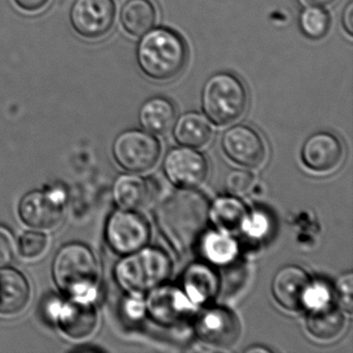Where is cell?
Returning <instances> with one entry per match:
<instances>
[{"instance_id": "obj_1", "label": "cell", "mask_w": 353, "mask_h": 353, "mask_svg": "<svg viewBox=\"0 0 353 353\" xmlns=\"http://www.w3.org/2000/svg\"><path fill=\"white\" fill-rule=\"evenodd\" d=\"M210 220V204L202 194L181 189L159 205L156 222L169 245L185 254L204 234Z\"/></svg>"}, {"instance_id": "obj_2", "label": "cell", "mask_w": 353, "mask_h": 353, "mask_svg": "<svg viewBox=\"0 0 353 353\" xmlns=\"http://www.w3.org/2000/svg\"><path fill=\"white\" fill-rule=\"evenodd\" d=\"M53 280L70 299L94 301L98 292L100 268L94 252L80 243L63 245L55 256Z\"/></svg>"}, {"instance_id": "obj_3", "label": "cell", "mask_w": 353, "mask_h": 353, "mask_svg": "<svg viewBox=\"0 0 353 353\" xmlns=\"http://www.w3.org/2000/svg\"><path fill=\"white\" fill-rule=\"evenodd\" d=\"M187 59L185 40L171 28H152L142 36L137 46L140 69L157 81L176 77L185 67Z\"/></svg>"}, {"instance_id": "obj_4", "label": "cell", "mask_w": 353, "mask_h": 353, "mask_svg": "<svg viewBox=\"0 0 353 353\" xmlns=\"http://www.w3.org/2000/svg\"><path fill=\"white\" fill-rule=\"evenodd\" d=\"M172 265L170 258L158 248H142L128 254L115 266L117 283L130 294L142 295L168 280Z\"/></svg>"}, {"instance_id": "obj_5", "label": "cell", "mask_w": 353, "mask_h": 353, "mask_svg": "<svg viewBox=\"0 0 353 353\" xmlns=\"http://www.w3.org/2000/svg\"><path fill=\"white\" fill-rule=\"evenodd\" d=\"M201 101L206 117L214 125L225 127L245 114L249 97L239 78L221 72L212 75L204 84Z\"/></svg>"}, {"instance_id": "obj_6", "label": "cell", "mask_w": 353, "mask_h": 353, "mask_svg": "<svg viewBox=\"0 0 353 353\" xmlns=\"http://www.w3.org/2000/svg\"><path fill=\"white\" fill-rule=\"evenodd\" d=\"M47 319L54 321L61 332L73 340H83L96 332L99 313L94 301L51 297L44 305Z\"/></svg>"}, {"instance_id": "obj_7", "label": "cell", "mask_w": 353, "mask_h": 353, "mask_svg": "<svg viewBox=\"0 0 353 353\" xmlns=\"http://www.w3.org/2000/svg\"><path fill=\"white\" fill-rule=\"evenodd\" d=\"M112 152L121 168L132 173H143L152 170L160 160L161 145L148 132L128 130L117 136Z\"/></svg>"}, {"instance_id": "obj_8", "label": "cell", "mask_w": 353, "mask_h": 353, "mask_svg": "<svg viewBox=\"0 0 353 353\" xmlns=\"http://www.w3.org/2000/svg\"><path fill=\"white\" fill-rule=\"evenodd\" d=\"M105 237L112 251L119 255H128L148 245L150 224L137 212L121 208L112 212L107 220Z\"/></svg>"}, {"instance_id": "obj_9", "label": "cell", "mask_w": 353, "mask_h": 353, "mask_svg": "<svg viewBox=\"0 0 353 353\" xmlns=\"http://www.w3.org/2000/svg\"><path fill=\"white\" fill-rule=\"evenodd\" d=\"M18 212L26 226L40 231L52 230L63 222V192H30L20 201Z\"/></svg>"}, {"instance_id": "obj_10", "label": "cell", "mask_w": 353, "mask_h": 353, "mask_svg": "<svg viewBox=\"0 0 353 353\" xmlns=\"http://www.w3.org/2000/svg\"><path fill=\"white\" fill-rule=\"evenodd\" d=\"M114 0H76L70 14L75 32L86 39L106 36L114 24Z\"/></svg>"}, {"instance_id": "obj_11", "label": "cell", "mask_w": 353, "mask_h": 353, "mask_svg": "<svg viewBox=\"0 0 353 353\" xmlns=\"http://www.w3.org/2000/svg\"><path fill=\"white\" fill-rule=\"evenodd\" d=\"M167 177L179 189L195 190L208 179L205 157L192 148H173L164 160Z\"/></svg>"}, {"instance_id": "obj_12", "label": "cell", "mask_w": 353, "mask_h": 353, "mask_svg": "<svg viewBox=\"0 0 353 353\" xmlns=\"http://www.w3.org/2000/svg\"><path fill=\"white\" fill-rule=\"evenodd\" d=\"M239 318L230 310L214 307L206 309L196 320V334L206 344L218 348L234 346L241 336Z\"/></svg>"}, {"instance_id": "obj_13", "label": "cell", "mask_w": 353, "mask_h": 353, "mask_svg": "<svg viewBox=\"0 0 353 353\" xmlns=\"http://www.w3.org/2000/svg\"><path fill=\"white\" fill-rule=\"evenodd\" d=\"M146 299V311L152 319L163 325H174L191 317L195 305L185 291L174 286L157 287Z\"/></svg>"}, {"instance_id": "obj_14", "label": "cell", "mask_w": 353, "mask_h": 353, "mask_svg": "<svg viewBox=\"0 0 353 353\" xmlns=\"http://www.w3.org/2000/svg\"><path fill=\"white\" fill-rule=\"evenodd\" d=\"M222 146L227 157L241 166L256 168L265 161L263 140L255 130L248 125L229 128L223 135Z\"/></svg>"}, {"instance_id": "obj_15", "label": "cell", "mask_w": 353, "mask_h": 353, "mask_svg": "<svg viewBox=\"0 0 353 353\" xmlns=\"http://www.w3.org/2000/svg\"><path fill=\"white\" fill-rule=\"evenodd\" d=\"M301 160L313 172H334L344 160V148L336 136L319 132L310 136L303 144Z\"/></svg>"}, {"instance_id": "obj_16", "label": "cell", "mask_w": 353, "mask_h": 353, "mask_svg": "<svg viewBox=\"0 0 353 353\" xmlns=\"http://www.w3.org/2000/svg\"><path fill=\"white\" fill-rule=\"evenodd\" d=\"M311 279L303 268L295 265L285 266L274 274L272 292L276 303L291 312L305 309L303 299Z\"/></svg>"}, {"instance_id": "obj_17", "label": "cell", "mask_w": 353, "mask_h": 353, "mask_svg": "<svg viewBox=\"0 0 353 353\" xmlns=\"http://www.w3.org/2000/svg\"><path fill=\"white\" fill-rule=\"evenodd\" d=\"M32 287L28 278L15 268H0V315L15 316L28 307Z\"/></svg>"}, {"instance_id": "obj_18", "label": "cell", "mask_w": 353, "mask_h": 353, "mask_svg": "<svg viewBox=\"0 0 353 353\" xmlns=\"http://www.w3.org/2000/svg\"><path fill=\"white\" fill-rule=\"evenodd\" d=\"M176 119L177 111L172 101L162 96L148 99L139 110L140 125L152 135L165 136L170 133Z\"/></svg>"}, {"instance_id": "obj_19", "label": "cell", "mask_w": 353, "mask_h": 353, "mask_svg": "<svg viewBox=\"0 0 353 353\" xmlns=\"http://www.w3.org/2000/svg\"><path fill=\"white\" fill-rule=\"evenodd\" d=\"M183 291L194 305L214 299L220 289L218 274L208 264H192L183 276Z\"/></svg>"}, {"instance_id": "obj_20", "label": "cell", "mask_w": 353, "mask_h": 353, "mask_svg": "<svg viewBox=\"0 0 353 353\" xmlns=\"http://www.w3.org/2000/svg\"><path fill=\"white\" fill-rule=\"evenodd\" d=\"M307 332L316 340L330 342L338 339L346 327V317L342 310L334 305L310 310L305 321Z\"/></svg>"}, {"instance_id": "obj_21", "label": "cell", "mask_w": 353, "mask_h": 353, "mask_svg": "<svg viewBox=\"0 0 353 353\" xmlns=\"http://www.w3.org/2000/svg\"><path fill=\"white\" fill-rule=\"evenodd\" d=\"M113 197L123 210L138 212L145 208L152 201V188L150 183L142 177L123 174L114 181Z\"/></svg>"}, {"instance_id": "obj_22", "label": "cell", "mask_w": 353, "mask_h": 353, "mask_svg": "<svg viewBox=\"0 0 353 353\" xmlns=\"http://www.w3.org/2000/svg\"><path fill=\"white\" fill-rule=\"evenodd\" d=\"M175 140L187 148H200L212 141L214 131L208 117L197 112H188L176 119Z\"/></svg>"}, {"instance_id": "obj_23", "label": "cell", "mask_w": 353, "mask_h": 353, "mask_svg": "<svg viewBox=\"0 0 353 353\" xmlns=\"http://www.w3.org/2000/svg\"><path fill=\"white\" fill-rule=\"evenodd\" d=\"M249 212L245 204L235 197H220L210 206V219L222 232H241Z\"/></svg>"}, {"instance_id": "obj_24", "label": "cell", "mask_w": 353, "mask_h": 353, "mask_svg": "<svg viewBox=\"0 0 353 353\" xmlns=\"http://www.w3.org/2000/svg\"><path fill=\"white\" fill-rule=\"evenodd\" d=\"M157 9L150 0H129L121 12L123 30L130 36L140 38L152 30L157 22Z\"/></svg>"}, {"instance_id": "obj_25", "label": "cell", "mask_w": 353, "mask_h": 353, "mask_svg": "<svg viewBox=\"0 0 353 353\" xmlns=\"http://www.w3.org/2000/svg\"><path fill=\"white\" fill-rule=\"evenodd\" d=\"M200 239V251L210 263L226 265L236 258L239 245L228 233L210 231Z\"/></svg>"}, {"instance_id": "obj_26", "label": "cell", "mask_w": 353, "mask_h": 353, "mask_svg": "<svg viewBox=\"0 0 353 353\" xmlns=\"http://www.w3.org/2000/svg\"><path fill=\"white\" fill-rule=\"evenodd\" d=\"M299 26L307 38L321 40L330 30V13L322 7H305L299 16Z\"/></svg>"}, {"instance_id": "obj_27", "label": "cell", "mask_w": 353, "mask_h": 353, "mask_svg": "<svg viewBox=\"0 0 353 353\" xmlns=\"http://www.w3.org/2000/svg\"><path fill=\"white\" fill-rule=\"evenodd\" d=\"M48 243V236L40 230L26 231L20 236L17 249L26 259H37L46 252Z\"/></svg>"}, {"instance_id": "obj_28", "label": "cell", "mask_w": 353, "mask_h": 353, "mask_svg": "<svg viewBox=\"0 0 353 353\" xmlns=\"http://www.w3.org/2000/svg\"><path fill=\"white\" fill-rule=\"evenodd\" d=\"M255 183V176L250 171L232 170L225 177V189L231 195L241 196L248 193Z\"/></svg>"}, {"instance_id": "obj_29", "label": "cell", "mask_w": 353, "mask_h": 353, "mask_svg": "<svg viewBox=\"0 0 353 353\" xmlns=\"http://www.w3.org/2000/svg\"><path fill=\"white\" fill-rule=\"evenodd\" d=\"M332 301V290L323 282H312L305 292L303 305L310 310L318 309L330 305Z\"/></svg>"}, {"instance_id": "obj_30", "label": "cell", "mask_w": 353, "mask_h": 353, "mask_svg": "<svg viewBox=\"0 0 353 353\" xmlns=\"http://www.w3.org/2000/svg\"><path fill=\"white\" fill-rule=\"evenodd\" d=\"M270 230V221L265 214L260 212L249 214L241 232L253 239H262Z\"/></svg>"}, {"instance_id": "obj_31", "label": "cell", "mask_w": 353, "mask_h": 353, "mask_svg": "<svg viewBox=\"0 0 353 353\" xmlns=\"http://www.w3.org/2000/svg\"><path fill=\"white\" fill-rule=\"evenodd\" d=\"M17 245L9 228L0 225V268L9 265L15 259Z\"/></svg>"}, {"instance_id": "obj_32", "label": "cell", "mask_w": 353, "mask_h": 353, "mask_svg": "<svg viewBox=\"0 0 353 353\" xmlns=\"http://www.w3.org/2000/svg\"><path fill=\"white\" fill-rule=\"evenodd\" d=\"M353 276L352 272H347L338 279L336 284V295L341 305L345 311L352 313L353 305Z\"/></svg>"}, {"instance_id": "obj_33", "label": "cell", "mask_w": 353, "mask_h": 353, "mask_svg": "<svg viewBox=\"0 0 353 353\" xmlns=\"http://www.w3.org/2000/svg\"><path fill=\"white\" fill-rule=\"evenodd\" d=\"M133 295L125 303V313L130 319L139 320L146 312L145 303L138 299L139 295Z\"/></svg>"}, {"instance_id": "obj_34", "label": "cell", "mask_w": 353, "mask_h": 353, "mask_svg": "<svg viewBox=\"0 0 353 353\" xmlns=\"http://www.w3.org/2000/svg\"><path fill=\"white\" fill-rule=\"evenodd\" d=\"M14 1L23 11L36 13L44 9L50 0H14Z\"/></svg>"}, {"instance_id": "obj_35", "label": "cell", "mask_w": 353, "mask_h": 353, "mask_svg": "<svg viewBox=\"0 0 353 353\" xmlns=\"http://www.w3.org/2000/svg\"><path fill=\"white\" fill-rule=\"evenodd\" d=\"M342 26L349 37H353V3H349L342 16Z\"/></svg>"}, {"instance_id": "obj_36", "label": "cell", "mask_w": 353, "mask_h": 353, "mask_svg": "<svg viewBox=\"0 0 353 353\" xmlns=\"http://www.w3.org/2000/svg\"><path fill=\"white\" fill-rule=\"evenodd\" d=\"M299 3L303 6V7H311V6H315V7H327V6L334 3L336 0H299Z\"/></svg>"}, {"instance_id": "obj_37", "label": "cell", "mask_w": 353, "mask_h": 353, "mask_svg": "<svg viewBox=\"0 0 353 353\" xmlns=\"http://www.w3.org/2000/svg\"><path fill=\"white\" fill-rule=\"evenodd\" d=\"M247 351H253V352H255V351H268V349L264 348H252V349H248Z\"/></svg>"}]
</instances>
